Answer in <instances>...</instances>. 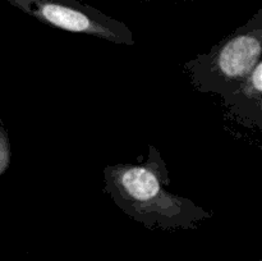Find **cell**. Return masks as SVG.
Segmentation results:
<instances>
[{
    "mask_svg": "<svg viewBox=\"0 0 262 261\" xmlns=\"http://www.w3.org/2000/svg\"><path fill=\"white\" fill-rule=\"evenodd\" d=\"M105 189L118 207L147 225L189 227L210 212L169 191V171L156 148L142 163L110 165L104 171Z\"/></svg>",
    "mask_w": 262,
    "mask_h": 261,
    "instance_id": "obj_1",
    "label": "cell"
},
{
    "mask_svg": "<svg viewBox=\"0 0 262 261\" xmlns=\"http://www.w3.org/2000/svg\"><path fill=\"white\" fill-rule=\"evenodd\" d=\"M262 61L256 66L252 73L229 95L225 97V101L233 109L247 110L252 112V102H256L261 107V92H262Z\"/></svg>",
    "mask_w": 262,
    "mask_h": 261,
    "instance_id": "obj_4",
    "label": "cell"
},
{
    "mask_svg": "<svg viewBox=\"0 0 262 261\" xmlns=\"http://www.w3.org/2000/svg\"><path fill=\"white\" fill-rule=\"evenodd\" d=\"M262 28L238 31L209 54L187 64L194 86L202 92L229 96L261 61Z\"/></svg>",
    "mask_w": 262,
    "mask_h": 261,
    "instance_id": "obj_2",
    "label": "cell"
},
{
    "mask_svg": "<svg viewBox=\"0 0 262 261\" xmlns=\"http://www.w3.org/2000/svg\"><path fill=\"white\" fill-rule=\"evenodd\" d=\"M15 5L25 9L37 19L77 33L96 36L122 45H133L130 31L122 23L102 17L97 13L61 3L59 0H13Z\"/></svg>",
    "mask_w": 262,
    "mask_h": 261,
    "instance_id": "obj_3",
    "label": "cell"
},
{
    "mask_svg": "<svg viewBox=\"0 0 262 261\" xmlns=\"http://www.w3.org/2000/svg\"><path fill=\"white\" fill-rule=\"evenodd\" d=\"M10 160V146L8 140V133L0 125V174L7 170Z\"/></svg>",
    "mask_w": 262,
    "mask_h": 261,
    "instance_id": "obj_5",
    "label": "cell"
}]
</instances>
